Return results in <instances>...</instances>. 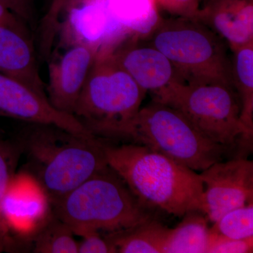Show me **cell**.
Instances as JSON below:
<instances>
[{"label":"cell","mask_w":253,"mask_h":253,"mask_svg":"<svg viewBox=\"0 0 253 253\" xmlns=\"http://www.w3.org/2000/svg\"><path fill=\"white\" fill-rule=\"evenodd\" d=\"M199 21L231 51L253 42V0H211Z\"/></svg>","instance_id":"cell-13"},{"label":"cell","mask_w":253,"mask_h":253,"mask_svg":"<svg viewBox=\"0 0 253 253\" xmlns=\"http://www.w3.org/2000/svg\"><path fill=\"white\" fill-rule=\"evenodd\" d=\"M106 162L139 204L183 217L201 211L204 185L199 173L141 145H114L103 139Z\"/></svg>","instance_id":"cell-1"},{"label":"cell","mask_w":253,"mask_h":253,"mask_svg":"<svg viewBox=\"0 0 253 253\" xmlns=\"http://www.w3.org/2000/svg\"><path fill=\"white\" fill-rule=\"evenodd\" d=\"M70 1V2L71 3V4H78V3L81 2V1H83V0H67L66 1V4H67L68 1Z\"/></svg>","instance_id":"cell-29"},{"label":"cell","mask_w":253,"mask_h":253,"mask_svg":"<svg viewBox=\"0 0 253 253\" xmlns=\"http://www.w3.org/2000/svg\"><path fill=\"white\" fill-rule=\"evenodd\" d=\"M91 43L82 42L67 50L49 66L47 97L55 109L72 115L100 51Z\"/></svg>","instance_id":"cell-12"},{"label":"cell","mask_w":253,"mask_h":253,"mask_svg":"<svg viewBox=\"0 0 253 253\" xmlns=\"http://www.w3.org/2000/svg\"><path fill=\"white\" fill-rule=\"evenodd\" d=\"M211 231L209 253H253V237L245 239H232Z\"/></svg>","instance_id":"cell-23"},{"label":"cell","mask_w":253,"mask_h":253,"mask_svg":"<svg viewBox=\"0 0 253 253\" xmlns=\"http://www.w3.org/2000/svg\"><path fill=\"white\" fill-rule=\"evenodd\" d=\"M211 230L219 235L232 239L253 237V204L246 205L226 212Z\"/></svg>","instance_id":"cell-20"},{"label":"cell","mask_w":253,"mask_h":253,"mask_svg":"<svg viewBox=\"0 0 253 253\" xmlns=\"http://www.w3.org/2000/svg\"><path fill=\"white\" fill-rule=\"evenodd\" d=\"M0 73L46 94L28 33L0 26Z\"/></svg>","instance_id":"cell-14"},{"label":"cell","mask_w":253,"mask_h":253,"mask_svg":"<svg viewBox=\"0 0 253 253\" xmlns=\"http://www.w3.org/2000/svg\"><path fill=\"white\" fill-rule=\"evenodd\" d=\"M4 251H8L7 244L4 236L0 233V252Z\"/></svg>","instance_id":"cell-28"},{"label":"cell","mask_w":253,"mask_h":253,"mask_svg":"<svg viewBox=\"0 0 253 253\" xmlns=\"http://www.w3.org/2000/svg\"><path fill=\"white\" fill-rule=\"evenodd\" d=\"M52 210L79 236L118 232L154 218L109 166L53 203Z\"/></svg>","instance_id":"cell-3"},{"label":"cell","mask_w":253,"mask_h":253,"mask_svg":"<svg viewBox=\"0 0 253 253\" xmlns=\"http://www.w3.org/2000/svg\"><path fill=\"white\" fill-rule=\"evenodd\" d=\"M75 236L71 228L53 213L33 241L32 249L36 253H78Z\"/></svg>","instance_id":"cell-19"},{"label":"cell","mask_w":253,"mask_h":253,"mask_svg":"<svg viewBox=\"0 0 253 253\" xmlns=\"http://www.w3.org/2000/svg\"><path fill=\"white\" fill-rule=\"evenodd\" d=\"M110 14L131 36L144 38L161 19L156 0H104Z\"/></svg>","instance_id":"cell-15"},{"label":"cell","mask_w":253,"mask_h":253,"mask_svg":"<svg viewBox=\"0 0 253 253\" xmlns=\"http://www.w3.org/2000/svg\"><path fill=\"white\" fill-rule=\"evenodd\" d=\"M116 62L152 101L169 105L187 82L172 62L154 46L137 36H129L110 48Z\"/></svg>","instance_id":"cell-9"},{"label":"cell","mask_w":253,"mask_h":253,"mask_svg":"<svg viewBox=\"0 0 253 253\" xmlns=\"http://www.w3.org/2000/svg\"><path fill=\"white\" fill-rule=\"evenodd\" d=\"M28 124L16 140L26 158L24 169L42 184L51 204L107 167L102 139L50 125Z\"/></svg>","instance_id":"cell-2"},{"label":"cell","mask_w":253,"mask_h":253,"mask_svg":"<svg viewBox=\"0 0 253 253\" xmlns=\"http://www.w3.org/2000/svg\"><path fill=\"white\" fill-rule=\"evenodd\" d=\"M146 93L113 57L100 51L73 116L93 135L105 140L127 124L141 109Z\"/></svg>","instance_id":"cell-5"},{"label":"cell","mask_w":253,"mask_h":253,"mask_svg":"<svg viewBox=\"0 0 253 253\" xmlns=\"http://www.w3.org/2000/svg\"><path fill=\"white\" fill-rule=\"evenodd\" d=\"M174 229H169L164 253H208L211 231L208 218L199 211H191Z\"/></svg>","instance_id":"cell-16"},{"label":"cell","mask_w":253,"mask_h":253,"mask_svg":"<svg viewBox=\"0 0 253 253\" xmlns=\"http://www.w3.org/2000/svg\"><path fill=\"white\" fill-rule=\"evenodd\" d=\"M143 41L162 52L186 82L221 80L232 83L227 44L199 20H160Z\"/></svg>","instance_id":"cell-6"},{"label":"cell","mask_w":253,"mask_h":253,"mask_svg":"<svg viewBox=\"0 0 253 253\" xmlns=\"http://www.w3.org/2000/svg\"><path fill=\"white\" fill-rule=\"evenodd\" d=\"M0 113L31 124L50 125L79 135L94 136L72 115L55 109L47 95L1 73Z\"/></svg>","instance_id":"cell-11"},{"label":"cell","mask_w":253,"mask_h":253,"mask_svg":"<svg viewBox=\"0 0 253 253\" xmlns=\"http://www.w3.org/2000/svg\"><path fill=\"white\" fill-rule=\"evenodd\" d=\"M0 2L23 22L31 23L34 19L32 0H0Z\"/></svg>","instance_id":"cell-26"},{"label":"cell","mask_w":253,"mask_h":253,"mask_svg":"<svg viewBox=\"0 0 253 253\" xmlns=\"http://www.w3.org/2000/svg\"></svg>","instance_id":"cell-31"},{"label":"cell","mask_w":253,"mask_h":253,"mask_svg":"<svg viewBox=\"0 0 253 253\" xmlns=\"http://www.w3.org/2000/svg\"><path fill=\"white\" fill-rule=\"evenodd\" d=\"M0 26L11 28L17 31L28 33L23 21L1 2H0Z\"/></svg>","instance_id":"cell-27"},{"label":"cell","mask_w":253,"mask_h":253,"mask_svg":"<svg viewBox=\"0 0 253 253\" xmlns=\"http://www.w3.org/2000/svg\"><path fill=\"white\" fill-rule=\"evenodd\" d=\"M67 0H53L48 14L44 18L43 24V40L46 41H52L58 18L61 11L66 5Z\"/></svg>","instance_id":"cell-25"},{"label":"cell","mask_w":253,"mask_h":253,"mask_svg":"<svg viewBox=\"0 0 253 253\" xmlns=\"http://www.w3.org/2000/svg\"><path fill=\"white\" fill-rule=\"evenodd\" d=\"M204 191L201 212L214 224L226 212L253 203V162L237 156L199 173Z\"/></svg>","instance_id":"cell-10"},{"label":"cell","mask_w":253,"mask_h":253,"mask_svg":"<svg viewBox=\"0 0 253 253\" xmlns=\"http://www.w3.org/2000/svg\"><path fill=\"white\" fill-rule=\"evenodd\" d=\"M169 229L154 218L144 223L106 236L114 245L118 253H164Z\"/></svg>","instance_id":"cell-17"},{"label":"cell","mask_w":253,"mask_h":253,"mask_svg":"<svg viewBox=\"0 0 253 253\" xmlns=\"http://www.w3.org/2000/svg\"><path fill=\"white\" fill-rule=\"evenodd\" d=\"M1 129H0V137H1Z\"/></svg>","instance_id":"cell-30"},{"label":"cell","mask_w":253,"mask_h":253,"mask_svg":"<svg viewBox=\"0 0 253 253\" xmlns=\"http://www.w3.org/2000/svg\"><path fill=\"white\" fill-rule=\"evenodd\" d=\"M21 156V150L16 140H3L0 137V202L16 172Z\"/></svg>","instance_id":"cell-21"},{"label":"cell","mask_w":253,"mask_h":253,"mask_svg":"<svg viewBox=\"0 0 253 253\" xmlns=\"http://www.w3.org/2000/svg\"><path fill=\"white\" fill-rule=\"evenodd\" d=\"M109 141L141 145L202 172L229 150L209 140L179 110L151 101Z\"/></svg>","instance_id":"cell-4"},{"label":"cell","mask_w":253,"mask_h":253,"mask_svg":"<svg viewBox=\"0 0 253 253\" xmlns=\"http://www.w3.org/2000/svg\"><path fill=\"white\" fill-rule=\"evenodd\" d=\"M78 242V253H118L111 241L101 232L91 231L81 236Z\"/></svg>","instance_id":"cell-24"},{"label":"cell","mask_w":253,"mask_h":253,"mask_svg":"<svg viewBox=\"0 0 253 253\" xmlns=\"http://www.w3.org/2000/svg\"><path fill=\"white\" fill-rule=\"evenodd\" d=\"M52 214L49 194L36 176L25 169L15 173L0 202V233L8 251L32 247Z\"/></svg>","instance_id":"cell-8"},{"label":"cell","mask_w":253,"mask_h":253,"mask_svg":"<svg viewBox=\"0 0 253 253\" xmlns=\"http://www.w3.org/2000/svg\"><path fill=\"white\" fill-rule=\"evenodd\" d=\"M158 9L171 17L199 20L211 0H156Z\"/></svg>","instance_id":"cell-22"},{"label":"cell","mask_w":253,"mask_h":253,"mask_svg":"<svg viewBox=\"0 0 253 253\" xmlns=\"http://www.w3.org/2000/svg\"><path fill=\"white\" fill-rule=\"evenodd\" d=\"M232 83L241 104V121L253 134V42L231 51Z\"/></svg>","instance_id":"cell-18"},{"label":"cell","mask_w":253,"mask_h":253,"mask_svg":"<svg viewBox=\"0 0 253 253\" xmlns=\"http://www.w3.org/2000/svg\"><path fill=\"white\" fill-rule=\"evenodd\" d=\"M209 140L230 150L249 149L253 134L241 121V104L234 85L221 80L188 82L170 104Z\"/></svg>","instance_id":"cell-7"}]
</instances>
